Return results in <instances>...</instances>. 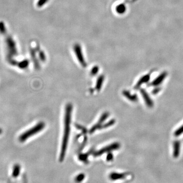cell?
<instances>
[{"label":"cell","mask_w":183,"mask_h":183,"mask_svg":"<svg viewBox=\"0 0 183 183\" xmlns=\"http://www.w3.org/2000/svg\"><path fill=\"white\" fill-rule=\"evenodd\" d=\"M108 116H109V113H103L102 116L100 118L98 123L97 124H95L94 126H93L91 128L90 131V132L91 133H92L95 130H96L98 128L101 127V124H102L103 123L104 121L107 118V117H108Z\"/></svg>","instance_id":"cell-7"},{"label":"cell","mask_w":183,"mask_h":183,"mask_svg":"<svg viewBox=\"0 0 183 183\" xmlns=\"http://www.w3.org/2000/svg\"><path fill=\"white\" fill-rule=\"evenodd\" d=\"M123 94L124 95V96L127 98L128 100H129L130 101L132 102H136L138 100V97H137V95L136 94L132 95L131 94V93H130L127 90H124L123 92Z\"/></svg>","instance_id":"cell-10"},{"label":"cell","mask_w":183,"mask_h":183,"mask_svg":"<svg viewBox=\"0 0 183 183\" xmlns=\"http://www.w3.org/2000/svg\"><path fill=\"white\" fill-rule=\"evenodd\" d=\"M49 1V0H38L37 6L38 7H42Z\"/></svg>","instance_id":"cell-17"},{"label":"cell","mask_w":183,"mask_h":183,"mask_svg":"<svg viewBox=\"0 0 183 183\" xmlns=\"http://www.w3.org/2000/svg\"><path fill=\"white\" fill-rule=\"evenodd\" d=\"M45 125L44 123L43 122H39V123L36 124L33 127L26 131L24 133H22V135H20L19 137V141L20 142H24L29 138L35 135L36 134L39 133V132L41 131L44 128Z\"/></svg>","instance_id":"cell-2"},{"label":"cell","mask_w":183,"mask_h":183,"mask_svg":"<svg viewBox=\"0 0 183 183\" xmlns=\"http://www.w3.org/2000/svg\"><path fill=\"white\" fill-rule=\"evenodd\" d=\"M167 76V72H166V71L162 72L159 76H157V78H155L153 81L151 82L149 85V87H151V86L155 87V86H158V85H160L162 83L163 80H165V78H166Z\"/></svg>","instance_id":"cell-5"},{"label":"cell","mask_w":183,"mask_h":183,"mask_svg":"<svg viewBox=\"0 0 183 183\" xmlns=\"http://www.w3.org/2000/svg\"><path fill=\"white\" fill-rule=\"evenodd\" d=\"M126 6L124 4H119L116 7V11L119 14H123L126 12Z\"/></svg>","instance_id":"cell-11"},{"label":"cell","mask_w":183,"mask_h":183,"mask_svg":"<svg viewBox=\"0 0 183 183\" xmlns=\"http://www.w3.org/2000/svg\"><path fill=\"white\" fill-rule=\"evenodd\" d=\"M183 133V125H182L178 129L176 130V131L174 132V135L177 137V136H179L180 135H181Z\"/></svg>","instance_id":"cell-16"},{"label":"cell","mask_w":183,"mask_h":183,"mask_svg":"<svg viewBox=\"0 0 183 183\" xmlns=\"http://www.w3.org/2000/svg\"><path fill=\"white\" fill-rule=\"evenodd\" d=\"M141 93L144 98V99L147 106L150 108L153 107V101L152 100V99L150 98V96L148 94V93L146 92V91L144 89H141Z\"/></svg>","instance_id":"cell-6"},{"label":"cell","mask_w":183,"mask_h":183,"mask_svg":"<svg viewBox=\"0 0 183 183\" xmlns=\"http://www.w3.org/2000/svg\"><path fill=\"white\" fill-rule=\"evenodd\" d=\"M181 142L179 141H174L173 145V156L174 158H178L180 154Z\"/></svg>","instance_id":"cell-9"},{"label":"cell","mask_w":183,"mask_h":183,"mask_svg":"<svg viewBox=\"0 0 183 183\" xmlns=\"http://www.w3.org/2000/svg\"><path fill=\"white\" fill-rule=\"evenodd\" d=\"M113 158V154L111 153L108 154L107 156V160L108 161H111L112 160Z\"/></svg>","instance_id":"cell-21"},{"label":"cell","mask_w":183,"mask_h":183,"mask_svg":"<svg viewBox=\"0 0 183 183\" xmlns=\"http://www.w3.org/2000/svg\"><path fill=\"white\" fill-rule=\"evenodd\" d=\"M151 73H152V72H149L148 74H146V75H144V76H142L138 81L137 83L136 84V85L134 88V89L137 90L141 87V85H142L144 84V83H147L150 80Z\"/></svg>","instance_id":"cell-8"},{"label":"cell","mask_w":183,"mask_h":183,"mask_svg":"<svg viewBox=\"0 0 183 183\" xmlns=\"http://www.w3.org/2000/svg\"><path fill=\"white\" fill-rule=\"evenodd\" d=\"M73 50H74L78 61L81 64V66L83 67H85L87 66V63L84 58L82 47L80 44L78 43L74 44V46H73Z\"/></svg>","instance_id":"cell-3"},{"label":"cell","mask_w":183,"mask_h":183,"mask_svg":"<svg viewBox=\"0 0 183 183\" xmlns=\"http://www.w3.org/2000/svg\"><path fill=\"white\" fill-rule=\"evenodd\" d=\"M29 64V62L28 60H24L19 64V67L21 69H25L27 68Z\"/></svg>","instance_id":"cell-15"},{"label":"cell","mask_w":183,"mask_h":183,"mask_svg":"<svg viewBox=\"0 0 183 183\" xmlns=\"http://www.w3.org/2000/svg\"><path fill=\"white\" fill-rule=\"evenodd\" d=\"M2 132H3V130H2V129L1 128H0V135L2 134Z\"/></svg>","instance_id":"cell-23"},{"label":"cell","mask_w":183,"mask_h":183,"mask_svg":"<svg viewBox=\"0 0 183 183\" xmlns=\"http://www.w3.org/2000/svg\"><path fill=\"white\" fill-rule=\"evenodd\" d=\"M120 147V144L118 142H115V143H113L111 145H109V146H106L105 148H103L99 150L98 152H96L95 153V155L96 156H100L102 154L105 153L106 152H111V151H112L113 150L118 149Z\"/></svg>","instance_id":"cell-4"},{"label":"cell","mask_w":183,"mask_h":183,"mask_svg":"<svg viewBox=\"0 0 183 183\" xmlns=\"http://www.w3.org/2000/svg\"><path fill=\"white\" fill-rule=\"evenodd\" d=\"M104 79V78L103 75L99 76V78H98V80L97 81L96 85V88L97 91H99L101 88L102 84L103 83Z\"/></svg>","instance_id":"cell-14"},{"label":"cell","mask_w":183,"mask_h":183,"mask_svg":"<svg viewBox=\"0 0 183 183\" xmlns=\"http://www.w3.org/2000/svg\"><path fill=\"white\" fill-rule=\"evenodd\" d=\"M126 177L125 174H119L117 172H113L110 175V178L112 180H118V179H124Z\"/></svg>","instance_id":"cell-12"},{"label":"cell","mask_w":183,"mask_h":183,"mask_svg":"<svg viewBox=\"0 0 183 183\" xmlns=\"http://www.w3.org/2000/svg\"><path fill=\"white\" fill-rule=\"evenodd\" d=\"M85 178V176L84 174H80L78 176L76 177V178H75V181H76V182L80 183V182L83 181Z\"/></svg>","instance_id":"cell-18"},{"label":"cell","mask_w":183,"mask_h":183,"mask_svg":"<svg viewBox=\"0 0 183 183\" xmlns=\"http://www.w3.org/2000/svg\"><path fill=\"white\" fill-rule=\"evenodd\" d=\"M160 91V88H156V89L154 90L153 91V94H156L159 92Z\"/></svg>","instance_id":"cell-22"},{"label":"cell","mask_w":183,"mask_h":183,"mask_svg":"<svg viewBox=\"0 0 183 183\" xmlns=\"http://www.w3.org/2000/svg\"><path fill=\"white\" fill-rule=\"evenodd\" d=\"M20 166L19 164H15L14 166L13 169V172H12V176L14 178H17L19 176V174L20 173Z\"/></svg>","instance_id":"cell-13"},{"label":"cell","mask_w":183,"mask_h":183,"mask_svg":"<svg viewBox=\"0 0 183 183\" xmlns=\"http://www.w3.org/2000/svg\"><path fill=\"white\" fill-rule=\"evenodd\" d=\"M39 56L40 59L41 61H43V62H44L45 61L46 56H45V54L44 52L42 51V50H41L40 52H39Z\"/></svg>","instance_id":"cell-19"},{"label":"cell","mask_w":183,"mask_h":183,"mask_svg":"<svg viewBox=\"0 0 183 183\" xmlns=\"http://www.w3.org/2000/svg\"><path fill=\"white\" fill-rule=\"evenodd\" d=\"M72 105L70 103L67 104L65 108V118H64V131L63 135L61 153L60 156V160L63 161L66 152L67 148L68 146L69 137L70 132L71 121L72 115Z\"/></svg>","instance_id":"cell-1"},{"label":"cell","mask_w":183,"mask_h":183,"mask_svg":"<svg viewBox=\"0 0 183 183\" xmlns=\"http://www.w3.org/2000/svg\"><path fill=\"white\" fill-rule=\"evenodd\" d=\"M99 71V67L98 66H94L92 70H91V74H92L93 75H95L98 73Z\"/></svg>","instance_id":"cell-20"}]
</instances>
